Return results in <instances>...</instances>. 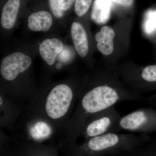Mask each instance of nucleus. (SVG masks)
Here are the masks:
<instances>
[{
  "label": "nucleus",
  "instance_id": "1",
  "mask_svg": "<svg viewBox=\"0 0 156 156\" xmlns=\"http://www.w3.org/2000/svg\"><path fill=\"white\" fill-rule=\"evenodd\" d=\"M144 99L139 93L132 92L114 85L103 83L81 91L76 109L70 118L65 139L70 149L76 141L84 124L90 117L123 101H138Z\"/></svg>",
  "mask_w": 156,
  "mask_h": 156
},
{
  "label": "nucleus",
  "instance_id": "2",
  "mask_svg": "<svg viewBox=\"0 0 156 156\" xmlns=\"http://www.w3.org/2000/svg\"><path fill=\"white\" fill-rule=\"evenodd\" d=\"M80 92L68 84H57L48 91L38 92L35 100L28 105L50 122L56 134L65 135L71 112Z\"/></svg>",
  "mask_w": 156,
  "mask_h": 156
},
{
  "label": "nucleus",
  "instance_id": "3",
  "mask_svg": "<svg viewBox=\"0 0 156 156\" xmlns=\"http://www.w3.org/2000/svg\"><path fill=\"white\" fill-rule=\"evenodd\" d=\"M151 139L147 134L112 132L85 140L70 150L73 156H113Z\"/></svg>",
  "mask_w": 156,
  "mask_h": 156
},
{
  "label": "nucleus",
  "instance_id": "4",
  "mask_svg": "<svg viewBox=\"0 0 156 156\" xmlns=\"http://www.w3.org/2000/svg\"><path fill=\"white\" fill-rule=\"evenodd\" d=\"M21 118L22 133L31 142L41 143L57 134L50 122L28 105L26 106Z\"/></svg>",
  "mask_w": 156,
  "mask_h": 156
},
{
  "label": "nucleus",
  "instance_id": "5",
  "mask_svg": "<svg viewBox=\"0 0 156 156\" xmlns=\"http://www.w3.org/2000/svg\"><path fill=\"white\" fill-rule=\"evenodd\" d=\"M115 106L111 107L93 115L84 124L80 136L87 140L106 133L118 132L122 118Z\"/></svg>",
  "mask_w": 156,
  "mask_h": 156
},
{
  "label": "nucleus",
  "instance_id": "6",
  "mask_svg": "<svg viewBox=\"0 0 156 156\" xmlns=\"http://www.w3.org/2000/svg\"><path fill=\"white\" fill-rule=\"evenodd\" d=\"M119 127L125 130L140 134H147L156 131V110L143 108L122 116Z\"/></svg>",
  "mask_w": 156,
  "mask_h": 156
},
{
  "label": "nucleus",
  "instance_id": "7",
  "mask_svg": "<svg viewBox=\"0 0 156 156\" xmlns=\"http://www.w3.org/2000/svg\"><path fill=\"white\" fill-rule=\"evenodd\" d=\"M32 60L29 56L20 52H15L3 59L1 74L5 81L13 83L30 67Z\"/></svg>",
  "mask_w": 156,
  "mask_h": 156
},
{
  "label": "nucleus",
  "instance_id": "8",
  "mask_svg": "<svg viewBox=\"0 0 156 156\" xmlns=\"http://www.w3.org/2000/svg\"><path fill=\"white\" fill-rule=\"evenodd\" d=\"M26 106L17 103L4 93L0 94V126L14 131L16 122L25 110Z\"/></svg>",
  "mask_w": 156,
  "mask_h": 156
},
{
  "label": "nucleus",
  "instance_id": "9",
  "mask_svg": "<svg viewBox=\"0 0 156 156\" xmlns=\"http://www.w3.org/2000/svg\"><path fill=\"white\" fill-rule=\"evenodd\" d=\"M64 45L56 38L46 39L40 45L39 50L42 58L48 65L54 64L57 55L63 50Z\"/></svg>",
  "mask_w": 156,
  "mask_h": 156
},
{
  "label": "nucleus",
  "instance_id": "10",
  "mask_svg": "<svg viewBox=\"0 0 156 156\" xmlns=\"http://www.w3.org/2000/svg\"><path fill=\"white\" fill-rule=\"evenodd\" d=\"M71 34L75 49L81 57H86L89 51V43L86 31L79 23H73Z\"/></svg>",
  "mask_w": 156,
  "mask_h": 156
},
{
  "label": "nucleus",
  "instance_id": "11",
  "mask_svg": "<svg viewBox=\"0 0 156 156\" xmlns=\"http://www.w3.org/2000/svg\"><path fill=\"white\" fill-rule=\"evenodd\" d=\"M115 33L113 30L109 26H104L95 34L98 50L103 55H110L114 50V42Z\"/></svg>",
  "mask_w": 156,
  "mask_h": 156
},
{
  "label": "nucleus",
  "instance_id": "12",
  "mask_svg": "<svg viewBox=\"0 0 156 156\" xmlns=\"http://www.w3.org/2000/svg\"><path fill=\"white\" fill-rule=\"evenodd\" d=\"M28 27L34 31H47L53 23V18L50 13L44 11L35 12L30 15Z\"/></svg>",
  "mask_w": 156,
  "mask_h": 156
},
{
  "label": "nucleus",
  "instance_id": "13",
  "mask_svg": "<svg viewBox=\"0 0 156 156\" xmlns=\"http://www.w3.org/2000/svg\"><path fill=\"white\" fill-rule=\"evenodd\" d=\"M20 5V0H9L3 7L1 24L4 28L10 29L14 26Z\"/></svg>",
  "mask_w": 156,
  "mask_h": 156
},
{
  "label": "nucleus",
  "instance_id": "14",
  "mask_svg": "<svg viewBox=\"0 0 156 156\" xmlns=\"http://www.w3.org/2000/svg\"><path fill=\"white\" fill-rule=\"evenodd\" d=\"M111 4L108 0H95L93 4L91 18L98 24L108 21L110 15Z\"/></svg>",
  "mask_w": 156,
  "mask_h": 156
},
{
  "label": "nucleus",
  "instance_id": "15",
  "mask_svg": "<svg viewBox=\"0 0 156 156\" xmlns=\"http://www.w3.org/2000/svg\"><path fill=\"white\" fill-rule=\"evenodd\" d=\"M113 156H156V137Z\"/></svg>",
  "mask_w": 156,
  "mask_h": 156
},
{
  "label": "nucleus",
  "instance_id": "16",
  "mask_svg": "<svg viewBox=\"0 0 156 156\" xmlns=\"http://www.w3.org/2000/svg\"><path fill=\"white\" fill-rule=\"evenodd\" d=\"M26 149L27 156H55L50 149L42 146L40 143L31 142Z\"/></svg>",
  "mask_w": 156,
  "mask_h": 156
},
{
  "label": "nucleus",
  "instance_id": "17",
  "mask_svg": "<svg viewBox=\"0 0 156 156\" xmlns=\"http://www.w3.org/2000/svg\"><path fill=\"white\" fill-rule=\"evenodd\" d=\"M140 80L146 83H156V65L146 66L140 74Z\"/></svg>",
  "mask_w": 156,
  "mask_h": 156
},
{
  "label": "nucleus",
  "instance_id": "18",
  "mask_svg": "<svg viewBox=\"0 0 156 156\" xmlns=\"http://www.w3.org/2000/svg\"><path fill=\"white\" fill-rule=\"evenodd\" d=\"M75 53L69 46H64L63 50L57 55L58 61L62 64L67 65L72 62Z\"/></svg>",
  "mask_w": 156,
  "mask_h": 156
},
{
  "label": "nucleus",
  "instance_id": "19",
  "mask_svg": "<svg viewBox=\"0 0 156 156\" xmlns=\"http://www.w3.org/2000/svg\"><path fill=\"white\" fill-rule=\"evenodd\" d=\"M92 0H76L75 10L76 14L79 17L83 16L89 10Z\"/></svg>",
  "mask_w": 156,
  "mask_h": 156
},
{
  "label": "nucleus",
  "instance_id": "20",
  "mask_svg": "<svg viewBox=\"0 0 156 156\" xmlns=\"http://www.w3.org/2000/svg\"><path fill=\"white\" fill-rule=\"evenodd\" d=\"M144 27L147 33H150L156 29V11L151 12L147 15Z\"/></svg>",
  "mask_w": 156,
  "mask_h": 156
},
{
  "label": "nucleus",
  "instance_id": "21",
  "mask_svg": "<svg viewBox=\"0 0 156 156\" xmlns=\"http://www.w3.org/2000/svg\"><path fill=\"white\" fill-rule=\"evenodd\" d=\"M58 0H49V4L53 15L57 18H61L64 15V11L58 8Z\"/></svg>",
  "mask_w": 156,
  "mask_h": 156
},
{
  "label": "nucleus",
  "instance_id": "22",
  "mask_svg": "<svg viewBox=\"0 0 156 156\" xmlns=\"http://www.w3.org/2000/svg\"><path fill=\"white\" fill-rule=\"evenodd\" d=\"M76 0H58V8L62 11L69 10Z\"/></svg>",
  "mask_w": 156,
  "mask_h": 156
},
{
  "label": "nucleus",
  "instance_id": "23",
  "mask_svg": "<svg viewBox=\"0 0 156 156\" xmlns=\"http://www.w3.org/2000/svg\"><path fill=\"white\" fill-rule=\"evenodd\" d=\"M111 1L118 5L126 6V7L131 6L134 2V0H111Z\"/></svg>",
  "mask_w": 156,
  "mask_h": 156
},
{
  "label": "nucleus",
  "instance_id": "24",
  "mask_svg": "<svg viewBox=\"0 0 156 156\" xmlns=\"http://www.w3.org/2000/svg\"><path fill=\"white\" fill-rule=\"evenodd\" d=\"M62 64L61 63H60V62H58V63H57V64H56V69H61L62 68Z\"/></svg>",
  "mask_w": 156,
  "mask_h": 156
}]
</instances>
